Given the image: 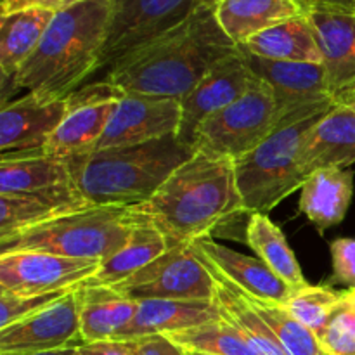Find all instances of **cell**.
Returning <instances> with one entry per match:
<instances>
[{
  "label": "cell",
  "mask_w": 355,
  "mask_h": 355,
  "mask_svg": "<svg viewBox=\"0 0 355 355\" xmlns=\"http://www.w3.org/2000/svg\"><path fill=\"white\" fill-rule=\"evenodd\" d=\"M279 125L272 90L255 78L248 90L196 128L193 148L196 153L238 162L262 144Z\"/></svg>",
  "instance_id": "52a82bcc"
},
{
  "label": "cell",
  "mask_w": 355,
  "mask_h": 355,
  "mask_svg": "<svg viewBox=\"0 0 355 355\" xmlns=\"http://www.w3.org/2000/svg\"><path fill=\"white\" fill-rule=\"evenodd\" d=\"M222 2H224V0H198V6L207 7V9H215V7Z\"/></svg>",
  "instance_id": "b9f144b4"
},
{
  "label": "cell",
  "mask_w": 355,
  "mask_h": 355,
  "mask_svg": "<svg viewBox=\"0 0 355 355\" xmlns=\"http://www.w3.org/2000/svg\"><path fill=\"white\" fill-rule=\"evenodd\" d=\"M135 211L155 225L168 245H187L243 211L234 162L196 153L180 165L162 187Z\"/></svg>",
  "instance_id": "7a4b0ae2"
},
{
  "label": "cell",
  "mask_w": 355,
  "mask_h": 355,
  "mask_svg": "<svg viewBox=\"0 0 355 355\" xmlns=\"http://www.w3.org/2000/svg\"><path fill=\"white\" fill-rule=\"evenodd\" d=\"M111 0H80L54 14L37 51L12 80L45 101H62L101 69Z\"/></svg>",
  "instance_id": "3957f363"
},
{
  "label": "cell",
  "mask_w": 355,
  "mask_h": 355,
  "mask_svg": "<svg viewBox=\"0 0 355 355\" xmlns=\"http://www.w3.org/2000/svg\"><path fill=\"white\" fill-rule=\"evenodd\" d=\"M78 295L82 343L118 340L137 312L139 302L111 286L82 284Z\"/></svg>",
  "instance_id": "7402d4cb"
},
{
  "label": "cell",
  "mask_w": 355,
  "mask_h": 355,
  "mask_svg": "<svg viewBox=\"0 0 355 355\" xmlns=\"http://www.w3.org/2000/svg\"><path fill=\"white\" fill-rule=\"evenodd\" d=\"M328 111L286 118L262 144L234 162L245 214H269L291 193L302 189L307 179L300 166L302 142L309 128Z\"/></svg>",
  "instance_id": "8992f818"
},
{
  "label": "cell",
  "mask_w": 355,
  "mask_h": 355,
  "mask_svg": "<svg viewBox=\"0 0 355 355\" xmlns=\"http://www.w3.org/2000/svg\"><path fill=\"white\" fill-rule=\"evenodd\" d=\"M135 355H184V350L166 335H149L134 340Z\"/></svg>",
  "instance_id": "74e56055"
},
{
  "label": "cell",
  "mask_w": 355,
  "mask_h": 355,
  "mask_svg": "<svg viewBox=\"0 0 355 355\" xmlns=\"http://www.w3.org/2000/svg\"><path fill=\"white\" fill-rule=\"evenodd\" d=\"M166 336L182 350L211 355H259L241 333L222 318Z\"/></svg>",
  "instance_id": "1f68e13d"
},
{
  "label": "cell",
  "mask_w": 355,
  "mask_h": 355,
  "mask_svg": "<svg viewBox=\"0 0 355 355\" xmlns=\"http://www.w3.org/2000/svg\"><path fill=\"white\" fill-rule=\"evenodd\" d=\"M238 290L252 304V307L259 312V315L267 322V326L272 329V333L279 340L281 347L288 355H326L319 345L315 333L305 324H302L298 319H295L283 305L259 300V298H253L248 293H245L241 288H238Z\"/></svg>",
  "instance_id": "4dcf8cb0"
},
{
  "label": "cell",
  "mask_w": 355,
  "mask_h": 355,
  "mask_svg": "<svg viewBox=\"0 0 355 355\" xmlns=\"http://www.w3.org/2000/svg\"><path fill=\"white\" fill-rule=\"evenodd\" d=\"M238 49L246 54L272 61L321 64V52L305 14L260 31L243 45H238Z\"/></svg>",
  "instance_id": "4316f807"
},
{
  "label": "cell",
  "mask_w": 355,
  "mask_h": 355,
  "mask_svg": "<svg viewBox=\"0 0 355 355\" xmlns=\"http://www.w3.org/2000/svg\"><path fill=\"white\" fill-rule=\"evenodd\" d=\"M220 319L215 302L141 300L134 321L118 340H135L149 335H170Z\"/></svg>",
  "instance_id": "603a6c76"
},
{
  "label": "cell",
  "mask_w": 355,
  "mask_h": 355,
  "mask_svg": "<svg viewBox=\"0 0 355 355\" xmlns=\"http://www.w3.org/2000/svg\"><path fill=\"white\" fill-rule=\"evenodd\" d=\"M354 194V175L347 168L315 170L300 189V211L324 232L345 218Z\"/></svg>",
  "instance_id": "cb8c5ba5"
},
{
  "label": "cell",
  "mask_w": 355,
  "mask_h": 355,
  "mask_svg": "<svg viewBox=\"0 0 355 355\" xmlns=\"http://www.w3.org/2000/svg\"><path fill=\"white\" fill-rule=\"evenodd\" d=\"M180 101L146 94H125L94 151L130 148L179 134Z\"/></svg>",
  "instance_id": "5bb4252c"
},
{
  "label": "cell",
  "mask_w": 355,
  "mask_h": 355,
  "mask_svg": "<svg viewBox=\"0 0 355 355\" xmlns=\"http://www.w3.org/2000/svg\"><path fill=\"white\" fill-rule=\"evenodd\" d=\"M196 155L177 135L101 149L68 159L73 182L90 205L134 207L148 201L180 165Z\"/></svg>",
  "instance_id": "277c9868"
},
{
  "label": "cell",
  "mask_w": 355,
  "mask_h": 355,
  "mask_svg": "<svg viewBox=\"0 0 355 355\" xmlns=\"http://www.w3.org/2000/svg\"><path fill=\"white\" fill-rule=\"evenodd\" d=\"M354 107H355V106H354Z\"/></svg>",
  "instance_id": "f6af8a7d"
},
{
  "label": "cell",
  "mask_w": 355,
  "mask_h": 355,
  "mask_svg": "<svg viewBox=\"0 0 355 355\" xmlns=\"http://www.w3.org/2000/svg\"><path fill=\"white\" fill-rule=\"evenodd\" d=\"M255 78L257 76L253 75L239 49L220 59L208 69L198 85L184 99H180L182 116L177 137L193 148L196 128L211 114L238 101L252 87Z\"/></svg>",
  "instance_id": "9a60e30c"
},
{
  "label": "cell",
  "mask_w": 355,
  "mask_h": 355,
  "mask_svg": "<svg viewBox=\"0 0 355 355\" xmlns=\"http://www.w3.org/2000/svg\"><path fill=\"white\" fill-rule=\"evenodd\" d=\"M315 336L326 355H355V297L349 290Z\"/></svg>",
  "instance_id": "d6a6232c"
},
{
  "label": "cell",
  "mask_w": 355,
  "mask_h": 355,
  "mask_svg": "<svg viewBox=\"0 0 355 355\" xmlns=\"http://www.w3.org/2000/svg\"><path fill=\"white\" fill-rule=\"evenodd\" d=\"M78 288L51 307L0 329V354H37L82 345Z\"/></svg>",
  "instance_id": "2e32d148"
},
{
  "label": "cell",
  "mask_w": 355,
  "mask_h": 355,
  "mask_svg": "<svg viewBox=\"0 0 355 355\" xmlns=\"http://www.w3.org/2000/svg\"><path fill=\"white\" fill-rule=\"evenodd\" d=\"M101 262L66 259L40 252L0 253V290L42 295L75 290L92 279Z\"/></svg>",
  "instance_id": "4fadbf2b"
},
{
  "label": "cell",
  "mask_w": 355,
  "mask_h": 355,
  "mask_svg": "<svg viewBox=\"0 0 355 355\" xmlns=\"http://www.w3.org/2000/svg\"><path fill=\"white\" fill-rule=\"evenodd\" d=\"M139 218L134 207L90 205L0 239V253L40 252L103 263L123 248Z\"/></svg>",
  "instance_id": "5b68a950"
},
{
  "label": "cell",
  "mask_w": 355,
  "mask_h": 355,
  "mask_svg": "<svg viewBox=\"0 0 355 355\" xmlns=\"http://www.w3.org/2000/svg\"><path fill=\"white\" fill-rule=\"evenodd\" d=\"M68 159L44 149L3 153L0 158V194H30L73 186Z\"/></svg>",
  "instance_id": "ffe728a7"
},
{
  "label": "cell",
  "mask_w": 355,
  "mask_h": 355,
  "mask_svg": "<svg viewBox=\"0 0 355 355\" xmlns=\"http://www.w3.org/2000/svg\"><path fill=\"white\" fill-rule=\"evenodd\" d=\"M80 0H2V14L16 12L24 9H45L59 12L75 6Z\"/></svg>",
  "instance_id": "f35d334b"
},
{
  "label": "cell",
  "mask_w": 355,
  "mask_h": 355,
  "mask_svg": "<svg viewBox=\"0 0 355 355\" xmlns=\"http://www.w3.org/2000/svg\"><path fill=\"white\" fill-rule=\"evenodd\" d=\"M189 245L198 255L207 259L218 272L250 297L283 305L293 295V288L281 281L260 259L243 255L211 238L196 239Z\"/></svg>",
  "instance_id": "d6986e66"
},
{
  "label": "cell",
  "mask_w": 355,
  "mask_h": 355,
  "mask_svg": "<svg viewBox=\"0 0 355 355\" xmlns=\"http://www.w3.org/2000/svg\"><path fill=\"white\" fill-rule=\"evenodd\" d=\"M243 55L253 75L272 90L279 123L295 114L321 113L335 106L328 94L324 68L319 62L272 61L246 52Z\"/></svg>",
  "instance_id": "8fae6325"
},
{
  "label": "cell",
  "mask_w": 355,
  "mask_h": 355,
  "mask_svg": "<svg viewBox=\"0 0 355 355\" xmlns=\"http://www.w3.org/2000/svg\"><path fill=\"white\" fill-rule=\"evenodd\" d=\"M0 355H75V347H66V349L49 350V352H37V354H0Z\"/></svg>",
  "instance_id": "60d3db41"
},
{
  "label": "cell",
  "mask_w": 355,
  "mask_h": 355,
  "mask_svg": "<svg viewBox=\"0 0 355 355\" xmlns=\"http://www.w3.org/2000/svg\"><path fill=\"white\" fill-rule=\"evenodd\" d=\"M184 355H211V354H203V352H194V350H184Z\"/></svg>",
  "instance_id": "7bdbcfd3"
},
{
  "label": "cell",
  "mask_w": 355,
  "mask_h": 355,
  "mask_svg": "<svg viewBox=\"0 0 355 355\" xmlns=\"http://www.w3.org/2000/svg\"><path fill=\"white\" fill-rule=\"evenodd\" d=\"M141 217V215H139ZM170 248L168 239L144 218H139L137 225L132 231L130 238L125 243L120 252L114 253L111 259L101 263L96 276L85 284H101V286H113L120 281L127 279L132 274L141 270L153 260Z\"/></svg>",
  "instance_id": "f1b7e54d"
},
{
  "label": "cell",
  "mask_w": 355,
  "mask_h": 355,
  "mask_svg": "<svg viewBox=\"0 0 355 355\" xmlns=\"http://www.w3.org/2000/svg\"><path fill=\"white\" fill-rule=\"evenodd\" d=\"M245 236L257 257L288 286L298 290L309 284L283 231L267 217V214H250Z\"/></svg>",
  "instance_id": "f546056e"
},
{
  "label": "cell",
  "mask_w": 355,
  "mask_h": 355,
  "mask_svg": "<svg viewBox=\"0 0 355 355\" xmlns=\"http://www.w3.org/2000/svg\"><path fill=\"white\" fill-rule=\"evenodd\" d=\"M238 45L224 33L215 9L200 7L186 23L107 68L106 80L127 94L184 99L208 69Z\"/></svg>",
  "instance_id": "6da1fadb"
},
{
  "label": "cell",
  "mask_w": 355,
  "mask_h": 355,
  "mask_svg": "<svg viewBox=\"0 0 355 355\" xmlns=\"http://www.w3.org/2000/svg\"><path fill=\"white\" fill-rule=\"evenodd\" d=\"M69 291L73 290L52 291V293L42 295H19L0 290V329L51 307Z\"/></svg>",
  "instance_id": "e575fe53"
},
{
  "label": "cell",
  "mask_w": 355,
  "mask_h": 355,
  "mask_svg": "<svg viewBox=\"0 0 355 355\" xmlns=\"http://www.w3.org/2000/svg\"><path fill=\"white\" fill-rule=\"evenodd\" d=\"M66 114V101H45L28 92L0 111V151L44 149Z\"/></svg>",
  "instance_id": "e0dca14e"
},
{
  "label": "cell",
  "mask_w": 355,
  "mask_h": 355,
  "mask_svg": "<svg viewBox=\"0 0 355 355\" xmlns=\"http://www.w3.org/2000/svg\"><path fill=\"white\" fill-rule=\"evenodd\" d=\"M85 207L90 203L75 184L45 193L0 194V239Z\"/></svg>",
  "instance_id": "44dd1931"
},
{
  "label": "cell",
  "mask_w": 355,
  "mask_h": 355,
  "mask_svg": "<svg viewBox=\"0 0 355 355\" xmlns=\"http://www.w3.org/2000/svg\"><path fill=\"white\" fill-rule=\"evenodd\" d=\"M355 163V107L333 106L305 134L300 166L305 175L315 170L347 168Z\"/></svg>",
  "instance_id": "ac0fdd59"
},
{
  "label": "cell",
  "mask_w": 355,
  "mask_h": 355,
  "mask_svg": "<svg viewBox=\"0 0 355 355\" xmlns=\"http://www.w3.org/2000/svg\"><path fill=\"white\" fill-rule=\"evenodd\" d=\"M111 288L135 302H214L215 298L214 277L189 243L172 245L158 259Z\"/></svg>",
  "instance_id": "9c48e42d"
},
{
  "label": "cell",
  "mask_w": 355,
  "mask_h": 355,
  "mask_svg": "<svg viewBox=\"0 0 355 355\" xmlns=\"http://www.w3.org/2000/svg\"><path fill=\"white\" fill-rule=\"evenodd\" d=\"M55 12L45 9H24L0 17V73L3 83L14 80L31 58Z\"/></svg>",
  "instance_id": "83f0119b"
},
{
  "label": "cell",
  "mask_w": 355,
  "mask_h": 355,
  "mask_svg": "<svg viewBox=\"0 0 355 355\" xmlns=\"http://www.w3.org/2000/svg\"><path fill=\"white\" fill-rule=\"evenodd\" d=\"M304 14L300 0H224L215 7L218 24L236 45H243L260 31Z\"/></svg>",
  "instance_id": "d4e9b609"
},
{
  "label": "cell",
  "mask_w": 355,
  "mask_h": 355,
  "mask_svg": "<svg viewBox=\"0 0 355 355\" xmlns=\"http://www.w3.org/2000/svg\"><path fill=\"white\" fill-rule=\"evenodd\" d=\"M198 9V0H111L101 69L170 33Z\"/></svg>",
  "instance_id": "ba28073f"
},
{
  "label": "cell",
  "mask_w": 355,
  "mask_h": 355,
  "mask_svg": "<svg viewBox=\"0 0 355 355\" xmlns=\"http://www.w3.org/2000/svg\"><path fill=\"white\" fill-rule=\"evenodd\" d=\"M335 281L355 290V239L342 238L331 243Z\"/></svg>",
  "instance_id": "d590c367"
},
{
  "label": "cell",
  "mask_w": 355,
  "mask_h": 355,
  "mask_svg": "<svg viewBox=\"0 0 355 355\" xmlns=\"http://www.w3.org/2000/svg\"><path fill=\"white\" fill-rule=\"evenodd\" d=\"M350 291V293H352L354 295V297H355V290H349Z\"/></svg>",
  "instance_id": "ee69618b"
},
{
  "label": "cell",
  "mask_w": 355,
  "mask_h": 355,
  "mask_svg": "<svg viewBox=\"0 0 355 355\" xmlns=\"http://www.w3.org/2000/svg\"><path fill=\"white\" fill-rule=\"evenodd\" d=\"M127 92L114 83H87L66 97V114L45 151L59 158L87 155L96 149L106 132L118 101Z\"/></svg>",
  "instance_id": "30bf717a"
},
{
  "label": "cell",
  "mask_w": 355,
  "mask_h": 355,
  "mask_svg": "<svg viewBox=\"0 0 355 355\" xmlns=\"http://www.w3.org/2000/svg\"><path fill=\"white\" fill-rule=\"evenodd\" d=\"M336 106H355V10L312 7L305 12Z\"/></svg>",
  "instance_id": "7c38bea8"
},
{
  "label": "cell",
  "mask_w": 355,
  "mask_h": 355,
  "mask_svg": "<svg viewBox=\"0 0 355 355\" xmlns=\"http://www.w3.org/2000/svg\"><path fill=\"white\" fill-rule=\"evenodd\" d=\"M304 10L307 12L312 7H335V9L355 10V0H300Z\"/></svg>",
  "instance_id": "ab89813d"
},
{
  "label": "cell",
  "mask_w": 355,
  "mask_h": 355,
  "mask_svg": "<svg viewBox=\"0 0 355 355\" xmlns=\"http://www.w3.org/2000/svg\"><path fill=\"white\" fill-rule=\"evenodd\" d=\"M75 355H135L134 340H103L75 347Z\"/></svg>",
  "instance_id": "8d00e7d4"
},
{
  "label": "cell",
  "mask_w": 355,
  "mask_h": 355,
  "mask_svg": "<svg viewBox=\"0 0 355 355\" xmlns=\"http://www.w3.org/2000/svg\"><path fill=\"white\" fill-rule=\"evenodd\" d=\"M200 260L205 263V267L215 281L214 302L217 304L220 318L234 326L259 355H288L281 347L279 340L272 333V329L260 318L259 312L252 307V304L239 293L238 288L231 281H227L224 274L218 272L207 259L200 257Z\"/></svg>",
  "instance_id": "484cf974"
},
{
  "label": "cell",
  "mask_w": 355,
  "mask_h": 355,
  "mask_svg": "<svg viewBox=\"0 0 355 355\" xmlns=\"http://www.w3.org/2000/svg\"><path fill=\"white\" fill-rule=\"evenodd\" d=\"M342 297L343 293H338L328 286L305 284L293 291V295L288 298L286 304H283V307L302 324L318 333L324 326L326 319L331 314L335 305L342 300Z\"/></svg>",
  "instance_id": "836d02e7"
}]
</instances>
